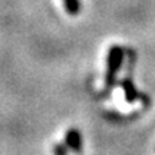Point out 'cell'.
I'll return each mask as SVG.
<instances>
[{"instance_id": "obj_1", "label": "cell", "mask_w": 155, "mask_h": 155, "mask_svg": "<svg viewBox=\"0 0 155 155\" xmlns=\"http://www.w3.org/2000/svg\"><path fill=\"white\" fill-rule=\"evenodd\" d=\"M122 61H124V49L119 45H114L108 50L106 58V73H105V86L111 88L116 79V75L121 69Z\"/></svg>"}, {"instance_id": "obj_2", "label": "cell", "mask_w": 155, "mask_h": 155, "mask_svg": "<svg viewBox=\"0 0 155 155\" xmlns=\"http://www.w3.org/2000/svg\"><path fill=\"white\" fill-rule=\"evenodd\" d=\"M65 144L75 154H82V135L76 128H71L65 135Z\"/></svg>"}, {"instance_id": "obj_3", "label": "cell", "mask_w": 155, "mask_h": 155, "mask_svg": "<svg viewBox=\"0 0 155 155\" xmlns=\"http://www.w3.org/2000/svg\"><path fill=\"white\" fill-rule=\"evenodd\" d=\"M121 86H122V89H124V92H125V99H127V102L132 104L134 101L138 99V95H139L138 91H137L134 82L129 79V78H125V79L122 81Z\"/></svg>"}, {"instance_id": "obj_4", "label": "cell", "mask_w": 155, "mask_h": 155, "mask_svg": "<svg viewBox=\"0 0 155 155\" xmlns=\"http://www.w3.org/2000/svg\"><path fill=\"white\" fill-rule=\"evenodd\" d=\"M63 6L68 15L71 16H78L81 12V2L79 0H63Z\"/></svg>"}, {"instance_id": "obj_5", "label": "cell", "mask_w": 155, "mask_h": 155, "mask_svg": "<svg viewBox=\"0 0 155 155\" xmlns=\"http://www.w3.org/2000/svg\"><path fill=\"white\" fill-rule=\"evenodd\" d=\"M53 154L55 155H68V152H66V148L62 144H56L55 148H53Z\"/></svg>"}]
</instances>
